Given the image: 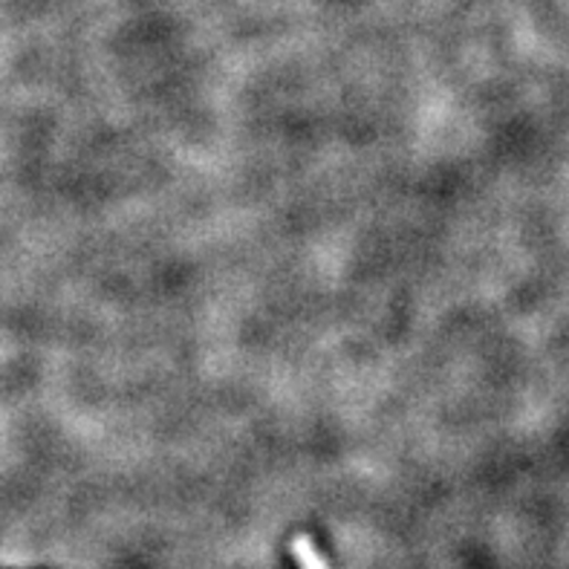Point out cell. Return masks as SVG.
Masks as SVG:
<instances>
[{"label": "cell", "mask_w": 569, "mask_h": 569, "mask_svg": "<svg viewBox=\"0 0 569 569\" xmlns=\"http://www.w3.org/2000/svg\"><path fill=\"white\" fill-rule=\"evenodd\" d=\"M292 552H296V561L301 569H326L324 558L319 555V549L312 547L310 538H298L292 544Z\"/></svg>", "instance_id": "6da1fadb"}]
</instances>
